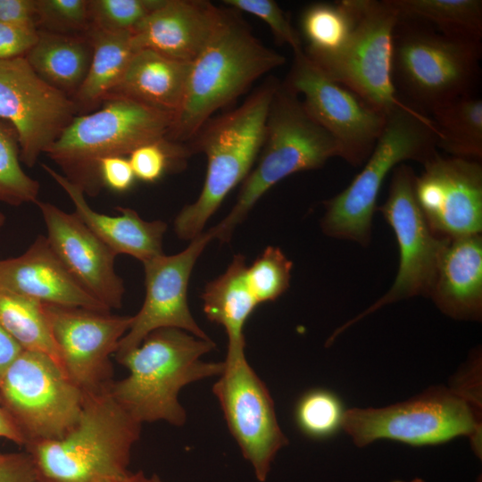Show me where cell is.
Wrapping results in <instances>:
<instances>
[{
    "instance_id": "cell-1",
    "label": "cell",
    "mask_w": 482,
    "mask_h": 482,
    "mask_svg": "<svg viewBox=\"0 0 482 482\" xmlns=\"http://www.w3.org/2000/svg\"><path fill=\"white\" fill-rule=\"evenodd\" d=\"M215 347L211 338H200L182 329H156L117 361L129 370V375L113 381L110 392L141 424L165 421L183 426L187 412L179 401L180 390L191 383L219 377L224 370V362L201 359Z\"/></svg>"
},
{
    "instance_id": "cell-34",
    "label": "cell",
    "mask_w": 482,
    "mask_h": 482,
    "mask_svg": "<svg viewBox=\"0 0 482 482\" xmlns=\"http://www.w3.org/2000/svg\"><path fill=\"white\" fill-rule=\"evenodd\" d=\"M37 31L87 36L92 29L89 0H36Z\"/></svg>"
},
{
    "instance_id": "cell-47",
    "label": "cell",
    "mask_w": 482,
    "mask_h": 482,
    "mask_svg": "<svg viewBox=\"0 0 482 482\" xmlns=\"http://www.w3.org/2000/svg\"><path fill=\"white\" fill-rule=\"evenodd\" d=\"M5 222V216L0 212V229L4 227Z\"/></svg>"
},
{
    "instance_id": "cell-39",
    "label": "cell",
    "mask_w": 482,
    "mask_h": 482,
    "mask_svg": "<svg viewBox=\"0 0 482 482\" xmlns=\"http://www.w3.org/2000/svg\"><path fill=\"white\" fill-rule=\"evenodd\" d=\"M99 177L104 187L116 192L132 187L136 176L126 156H109L99 162Z\"/></svg>"
},
{
    "instance_id": "cell-19",
    "label": "cell",
    "mask_w": 482,
    "mask_h": 482,
    "mask_svg": "<svg viewBox=\"0 0 482 482\" xmlns=\"http://www.w3.org/2000/svg\"><path fill=\"white\" fill-rule=\"evenodd\" d=\"M47 230L46 239L71 274L108 308L122 304L125 287L114 270L116 254L73 212L37 201Z\"/></svg>"
},
{
    "instance_id": "cell-21",
    "label": "cell",
    "mask_w": 482,
    "mask_h": 482,
    "mask_svg": "<svg viewBox=\"0 0 482 482\" xmlns=\"http://www.w3.org/2000/svg\"><path fill=\"white\" fill-rule=\"evenodd\" d=\"M0 287L46 304L111 312L71 274L41 235L22 254L0 260Z\"/></svg>"
},
{
    "instance_id": "cell-42",
    "label": "cell",
    "mask_w": 482,
    "mask_h": 482,
    "mask_svg": "<svg viewBox=\"0 0 482 482\" xmlns=\"http://www.w3.org/2000/svg\"><path fill=\"white\" fill-rule=\"evenodd\" d=\"M36 18V0H0V22L37 30Z\"/></svg>"
},
{
    "instance_id": "cell-46",
    "label": "cell",
    "mask_w": 482,
    "mask_h": 482,
    "mask_svg": "<svg viewBox=\"0 0 482 482\" xmlns=\"http://www.w3.org/2000/svg\"><path fill=\"white\" fill-rule=\"evenodd\" d=\"M151 478H152L153 482H163L162 479L157 474H153Z\"/></svg>"
},
{
    "instance_id": "cell-9",
    "label": "cell",
    "mask_w": 482,
    "mask_h": 482,
    "mask_svg": "<svg viewBox=\"0 0 482 482\" xmlns=\"http://www.w3.org/2000/svg\"><path fill=\"white\" fill-rule=\"evenodd\" d=\"M478 385L464 381L454 388L434 387L385 408H354L344 412L341 427L358 446L387 438L412 445H436L469 436L480 455Z\"/></svg>"
},
{
    "instance_id": "cell-29",
    "label": "cell",
    "mask_w": 482,
    "mask_h": 482,
    "mask_svg": "<svg viewBox=\"0 0 482 482\" xmlns=\"http://www.w3.org/2000/svg\"><path fill=\"white\" fill-rule=\"evenodd\" d=\"M354 21L353 0L313 3L300 16L304 54L318 64L337 54L346 42Z\"/></svg>"
},
{
    "instance_id": "cell-8",
    "label": "cell",
    "mask_w": 482,
    "mask_h": 482,
    "mask_svg": "<svg viewBox=\"0 0 482 482\" xmlns=\"http://www.w3.org/2000/svg\"><path fill=\"white\" fill-rule=\"evenodd\" d=\"M436 149V130L428 115L408 104L391 111L362 170L346 188L326 201L321 220L324 233L368 245L386 178L404 161L425 163L438 154Z\"/></svg>"
},
{
    "instance_id": "cell-12",
    "label": "cell",
    "mask_w": 482,
    "mask_h": 482,
    "mask_svg": "<svg viewBox=\"0 0 482 482\" xmlns=\"http://www.w3.org/2000/svg\"><path fill=\"white\" fill-rule=\"evenodd\" d=\"M283 83L303 96L306 112L333 138L337 156L352 166L363 165L383 131L386 115L326 76L303 50L294 53Z\"/></svg>"
},
{
    "instance_id": "cell-35",
    "label": "cell",
    "mask_w": 482,
    "mask_h": 482,
    "mask_svg": "<svg viewBox=\"0 0 482 482\" xmlns=\"http://www.w3.org/2000/svg\"><path fill=\"white\" fill-rule=\"evenodd\" d=\"M344 412L334 394L316 389L301 397L295 408V420L305 435L323 438L341 427Z\"/></svg>"
},
{
    "instance_id": "cell-4",
    "label": "cell",
    "mask_w": 482,
    "mask_h": 482,
    "mask_svg": "<svg viewBox=\"0 0 482 482\" xmlns=\"http://www.w3.org/2000/svg\"><path fill=\"white\" fill-rule=\"evenodd\" d=\"M480 59L481 40L448 36L400 15L393 37L392 80L396 93L416 111L431 114L474 95Z\"/></svg>"
},
{
    "instance_id": "cell-27",
    "label": "cell",
    "mask_w": 482,
    "mask_h": 482,
    "mask_svg": "<svg viewBox=\"0 0 482 482\" xmlns=\"http://www.w3.org/2000/svg\"><path fill=\"white\" fill-rule=\"evenodd\" d=\"M93 53L87 77L72 101L78 115L96 111L121 79L137 52L131 33L112 32L92 26Z\"/></svg>"
},
{
    "instance_id": "cell-16",
    "label": "cell",
    "mask_w": 482,
    "mask_h": 482,
    "mask_svg": "<svg viewBox=\"0 0 482 482\" xmlns=\"http://www.w3.org/2000/svg\"><path fill=\"white\" fill-rule=\"evenodd\" d=\"M44 304L63 373L84 395L109 390L113 383L110 357L132 316Z\"/></svg>"
},
{
    "instance_id": "cell-20",
    "label": "cell",
    "mask_w": 482,
    "mask_h": 482,
    "mask_svg": "<svg viewBox=\"0 0 482 482\" xmlns=\"http://www.w3.org/2000/svg\"><path fill=\"white\" fill-rule=\"evenodd\" d=\"M227 10L205 0H163L131 34L136 51L149 49L192 63L205 48Z\"/></svg>"
},
{
    "instance_id": "cell-14",
    "label": "cell",
    "mask_w": 482,
    "mask_h": 482,
    "mask_svg": "<svg viewBox=\"0 0 482 482\" xmlns=\"http://www.w3.org/2000/svg\"><path fill=\"white\" fill-rule=\"evenodd\" d=\"M224 370L212 386L226 423L256 479L264 482L278 452L287 444L270 394L245 351L227 352Z\"/></svg>"
},
{
    "instance_id": "cell-37",
    "label": "cell",
    "mask_w": 482,
    "mask_h": 482,
    "mask_svg": "<svg viewBox=\"0 0 482 482\" xmlns=\"http://www.w3.org/2000/svg\"><path fill=\"white\" fill-rule=\"evenodd\" d=\"M231 9L245 12L263 21L270 29L276 41L289 46L293 53L303 50L300 35L293 28L288 17L272 0H225Z\"/></svg>"
},
{
    "instance_id": "cell-13",
    "label": "cell",
    "mask_w": 482,
    "mask_h": 482,
    "mask_svg": "<svg viewBox=\"0 0 482 482\" xmlns=\"http://www.w3.org/2000/svg\"><path fill=\"white\" fill-rule=\"evenodd\" d=\"M415 178L411 166H396L392 171L388 196L377 208L393 229L398 245L399 266L392 287L363 312L342 326L333 337L382 306L420 295H428L450 238L436 236L428 227L416 201Z\"/></svg>"
},
{
    "instance_id": "cell-44",
    "label": "cell",
    "mask_w": 482,
    "mask_h": 482,
    "mask_svg": "<svg viewBox=\"0 0 482 482\" xmlns=\"http://www.w3.org/2000/svg\"><path fill=\"white\" fill-rule=\"evenodd\" d=\"M0 437H4L12 440L19 445H25V440L18 427L7 413V411L0 405Z\"/></svg>"
},
{
    "instance_id": "cell-41",
    "label": "cell",
    "mask_w": 482,
    "mask_h": 482,
    "mask_svg": "<svg viewBox=\"0 0 482 482\" xmlns=\"http://www.w3.org/2000/svg\"><path fill=\"white\" fill-rule=\"evenodd\" d=\"M0 482H36V473L29 454L0 453Z\"/></svg>"
},
{
    "instance_id": "cell-3",
    "label": "cell",
    "mask_w": 482,
    "mask_h": 482,
    "mask_svg": "<svg viewBox=\"0 0 482 482\" xmlns=\"http://www.w3.org/2000/svg\"><path fill=\"white\" fill-rule=\"evenodd\" d=\"M141 426L110 389L84 395L79 422L70 432L25 445L36 482H106L128 474Z\"/></svg>"
},
{
    "instance_id": "cell-33",
    "label": "cell",
    "mask_w": 482,
    "mask_h": 482,
    "mask_svg": "<svg viewBox=\"0 0 482 482\" xmlns=\"http://www.w3.org/2000/svg\"><path fill=\"white\" fill-rule=\"evenodd\" d=\"M293 262L278 247L268 246L246 269L249 288L258 303L274 301L290 285Z\"/></svg>"
},
{
    "instance_id": "cell-23",
    "label": "cell",
    "mask_w": 482,
    "mask_h": 482,
    "mask_svg": "<svg viewBox=\"0 0 482 482\" xmlns=\"http://www.w3.org/2000/svg\"><path fill=\"white\" fill-rule=\"evenodd\" d=\"M445 314L478 320L482 312V237L480 234L450 238L428 294Z\"/></svg>"
},
{
    "instance_id": "cell-36",
    "label": "cell",
    "mask_w": 482,
    "mask_h": 482,
    "mask_svg": "<svg viewBox=\"0 0 482 482\" xmlns=\"http://www.w3.org/2000/svg\"><path fill=\"white\" fill-rule=\"evenodd\" d=\"M163 0H89L92 26L112 32L133 33Z\"/></svg>"
},
{
    "instance_id": "cell-45",
    "label": "cell",
    "mask_w": 482,
    "mask_h": 482,
    "mask_svg": "<svg viewBox=\"0 0 482 482\" xmlns=\"http://www.w3.org/2000/svg\"><path fill=\"white\" fill-rule=\"evenodd\" d=\"M106 482H153L151 477H146L143 471L129 472L128 474Z\"/></svg>"
},
{
    "instance_id": "cell-2",
    "label": "cell",
    "mask_w": 482,
    "mask_h": 482,
    "mask_svg": "<svg viewBox=\"0 0 482 482\" xmlns=\"http://www.w3.org/2000/svg\"><path fill=\"white\" fill-rule=\"evenodd\" d=\"M285 62V56L257 39L235 10L226 11L222 23L191 63L167 140L179 145L192 141L215 112Z\"/></svg>"
},
{
    "instance_id": "cell-22",
    "label": "cell",
    "mask_w": 482,
    "mask_h": 482,
    "mask_svg": "<svg viewBox=\"0 0 482 482\" xmlns=\"http://www.w3.org/2000/svg\"><path fill=\"white\" fill-rule=\"evenodd\" d=\"M42 168L64 190L74 206V213L116 255L128 254L145 262L162 254L167 225L162 220L146 221L130 208L117 207L120 212L110 216L93 210L84 192L46 164Z\"/></svg>"
},
{
    "instance_id": "cell-40",
    "label": "cell",
    "mask_w": 482,
    "mask_h": 482,
    "mask_svg": "<svg viewBox=\"0 0 482 482\" xmlns=\"http://www.w3.org/2000/svg\"><path fill=\"white\" fill-rule=\"evenodd\" d=\"M37 40V30L0 22V60L25 56Z\"/></svg>"
},
{
    "instance_id": "cell-17",
    "label": "cell",
    "mask_w": 482,
    "mask_h": 482,
    "mask_svg": "<svg viewBox=\"0 0 482 482\" xmlns=\"http://www.w3.org/2000/svg\"><path fill=\"white\" fill-rule=\"evenodd\" d=\"M212 239L214 234L211 228L190 240L180 253H162L143 262L145 300L120 341L115 353L117 361L137 348L147 335L160 328H179L200 338H210L191 314L187 286L196 260Z\"/></svg>"
},
{
    "instance_id": "cell-43",
    "label": "cell",
    "mask_w": 482,
    "mask_h": 482,
    "mask_svg": "<svg viewBox=\"0 0 482 482\" xmlns=\"http://www.w3.org/2000/svg\"><path fill=\"white\" fill-rule=\"evenodd\" d=\"M22 351L21 345L0 325V378Z\"/></svg>"
},
{
    "instance_id": "cell-7",
    "label": "cell",
    "mask_w": 482,
    "mask_h": 482,
    "mask_svg": "<svg viewBox=\"0 0 482 482\" xmlns=\"http://www.w3.org/2000/svg\"><path fill=\"white\" fill-rule=\"evenodd\" d=\"M337 156L331 136L306 112L299 96L279 82L270 103L258 162L243 181L229 213L212 228L229 241L236 227L274 185L294 173L321 168Z\"/></svg>"
},
{
    "instance_id": "cell-31",
    "label": "cell",
    "mask_w": 482,
    "mask_h": 482,
    "mask_svg": "<svg viewBox=\"0 0 482 482\" xmlns=\"http://www.w3.org/2000/svg\"><path fill=\"white\" fill-rule=\"evenodd\" d=\"M400 15L435 25L443 34L481 40L480 0H391Z\"/></svg>"
},
{
    "instance_id": "cell-10",
    "label": "cell",
    "mask_w": 482,
    "mask_h": 482,
    "mask_svg": "<svg viewBox=\"0 0 482 482\" xmlns=\"http://www.w3.org/2000/svg\"><path fill=\"white\" fill-rule=\"evenodd\" d=\"M84 394L48 356L23 350L0 378V405L29 443L64 436L79 422Z\"/></svg>"
},
{
    "instance_id": "cell-5",
    "label": "cell",
    "mask_w": 482,
    "mask_h": 482,
    "mask_svg": "<svg viewBox=\"0 0 482 482\" xmlns=\"http://www.w3.org/2000/svg\"><path fill=\"white\" fill-rule=\"evenodd\" d=\"M279 84L269 78L245 102L209 120L193 138V147L207 159L204 183L197 199L174 221L176 235L192 240L204 230L229 193L247 177L261 151L269 108Z\"/></svg>"
},
{
    "instance_id": "cell-30",
    "label": "cell",
    "mask_w": 482,
    "mask_h": 482,
    "mask_svg": "<svg viewBox=\"0 0 482 482\" xmlns=\"http://www.w3.org/2000/svg\"><path fill=\"white\" fill-rule=\"evenodd\" d=\"M0 325L23 350L50 357L62 370L44 303L0 287Z\"/></svg>"
},
{
    "instance_id": "cell-18",
    "label": "cell",
    "mask_w": 482,
    "mask_h": 482,
    "mask_svg": "<svg viewBox=\"0 0 482 482\" xmlns=\"http://www.w3.org/2000/svg\"><path fill=\"white\" fill-rule=\"evenodd\" d=\"M415 178L417 204L430 229L446 238L482 230V166L436 154Z\"/></svg>"
},
{
    "instance_id": "cell-15",
    "label": "cell",
    "mask_w": 482,
    "mask_h": 482,
    "mask_svg": "<svg viewBox=\"0 0 482 482\" xmlns=\"http://www.w3.org/2000/svg\"><path fill=\"white\" fill-rule=\"evenodd\" d=\"M77 115L72 99L43 80L25 56L0 60V120L16 131L26 166L33 167Z\"/></svg>"
},
{
    "instance_id": "cell-32",
    "label": "cell",
    "mask_w": 482,
    "mask_h": 482,
    "mask_svg": "<svg viewBox=\"0 0 482 482\" xmlns=\"http://www.w3.org/2000/svg\"><path fill=\"white\" fill-rule=\"evenodd\" d=\"M21 148L14 129L0 120V202L12 206L36 203L39 182L21 164Z\"/></svg>"
},
{
    "instance_id": "cell-26",
    "label": "cell",
    "mask_w": 482,
    "mask_h": 482,
    "mask_svg": "<svg viewBox=\"0 0 482 482\" xmlns=\"http://www.w3.org/2000/svg\"><path fill=\"white\" fill-rule=\"evenodd\" d=\"M246 269L245 257L236 254L226 271L209 282L202 294L204 314L225 328L227 352L245 350V323L259 304L249 288Z\"/></svg>"
},
{
    "instance_id": "cell-28",
    "label": "cell",
    "mask_w": 482,
    "mask_h": 482,
    "mask_svg": "<svg viewBox=\"0 0 482 482\" xmlns=\"http://www.w3.org/2000/svg\"><path fill=\"white\" fill-rule=\"evenodd\" d=\"M436 147L453 157L482 158V100L474 95L460 97L431 114Z\"/></svg>"
},
{
    "instance_id": "cell-6",
    "label": "cell",
    "mask_w": 482,
    "mask_h": 482,
    "mask_svg": "<svg viewBox=\"0 0 482 482\" xmlns=\"http://www.w3.org/2000/svg\"><path fill=\"white\" fill-rule=\"evenodd\" d=\"M173 120V115L140 102L109 97L100 109L75 116L45 154L85 195L96 196L103 188L98 170L102 159L168 141Z\"/></svg>"
},
{
    "instance_id": "cell-38",
    "label": "cell",
    "mask_w": 482,
    "mask_h": 482,
    "mask_svg": "<svg viewBox=\"0 0 482 482\" xmlns=\"http://www.w3.org/2000/svg\"><path fill=\"white\" fill-rule=\"evenodd\" d=\"M182 146L165 141L144 145L135 149L128 158L136 179L148 183L158 180L171 160L183 158L189 153Z\"/></svg>"
},
{
    "instance_id": "cell-24",
    "label": "cell",
    "mask_w": 482,
    "mask_h": 482,
    "mask_svg": "<svg viewBox=\"0 0 482 482\" xmlns=\"http://www.w3.org/2000/svg\"><path fill=\"white\" fill-rule=\"evenodd\" d=\"M190 66L149 49L138 50L105 99L127 97L175 117L184 99Z\"/></svg>"
},
{
    "instance_id": "cell-25",
    "label": "cell",
    "mask_w": 482,
    "mask_h": 482,
    "mask_svg": "<svg viewBox=\"0 0 482 482\" xmlns=\"http://www.w3.org/2000/svg\"><path fill=\"white\" fill-rule=\"evenodd\" d=\"M92 53L89 34L37 31V40L25 58L43 80L72 99L87 77Z\"/></svg>"
},
{
    "instance_id": "cell-11",
    "label": "cell",
    "mask_w": 482,
    "mask_h": 482,
    "mask_svg": "<svg viewBox=\"0 0 482 482\" xmlns=\"http://www.w3.org/2000/svg\"><path fill=\"white\" fill-rule=\"evenodd\" d=\"M353 5L354 21L346 42L314 65L387 115L407 104L392 80L393 37L400 13L391 0H353Z\"/></svg>"
}]
</instances>
